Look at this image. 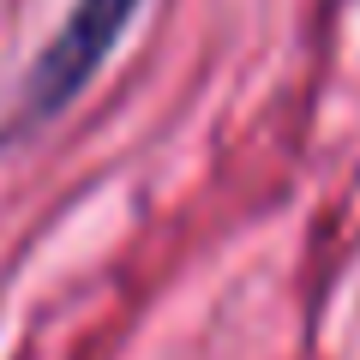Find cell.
<instances>
[{
	"instance_id": "cell-1",
	"label": "cell",
	"mask_w": 360,
	"mask_h": 360,
	"mask_svg": "<svg viewBox=\"0 0 360 360\" xmlns=\"http://www.w3.org/2000/svg\"><path fill=\"white\" fill-rule=\"evenodd\" d=\"M139 13V0H72L60 37L49 42L37 66H30V84H25V120H42L54 108H66L78 90L90 84V72L108 60V49L120 42L127 18Z\"/></svg>"
}]
</instances>
